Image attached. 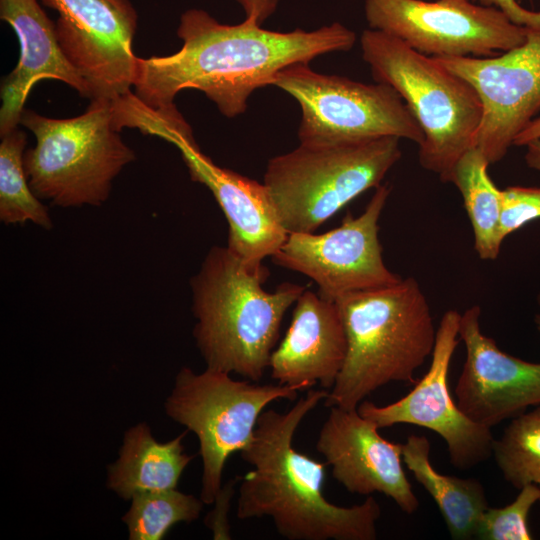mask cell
Listing matches in <instances>:
<instances>
[{
    "label": "cell",
    "instance_id": "obj_1",
    "mask_svg": "<svg viewBox=\"0 0 540 540\" xmlns=\"http://www.w3.org/2000/svg\"><path fill=\"white\" fill-rule=\"evenodd\" d=\"M177 35L183 41L177 52L138 58L134 94L147 106L160 108L174 104L182 90L196 89L228 118L243 114L250 95L273 85L284 68L349 51L356 42L354 31L339 22L312 31L280 32L247 19L223 24L201 9L181 15Z\"/></svg>",
    "mask_w": 540,
    "mask_h": 540
},
{
    "label": "cell",
    "instance_id": "obj_2",
    "mask_svg": "<svg viewBox=\"0 0 540 540\" xmlns=\"http://www.w3.org/2000/svg\"><path fill=\"white\" fill-rule=\"evenodd\" d=\"M329 391L310 389L287 412L261 413L250 443L240 452L250 464L241 480L240 520L270 517L289 540H375L381 508L375 498L351 507L329 502L322 488L326 462L297 451L295 432Z\"/></svg>",
    "mask_w": 540,
    "mask_h": 540
},
{
    "label": "cell",
    "instance_id": "obj_3",
    "mask_svg": "<svg viewBox=\"0 0 540 540\" xmlns=\"http://www.w3.org/2000/svg\"><path fill=\"white\" fill-rule=\"evenodd\" d=\"M269 273H255L227 246H213L191 280L194 337L207 368L260 381L286 311L305 290L285 282L263 289Z\"/></svg>",
    "mask_w": 540,
    "mask_h": 540
},
{
    "label": "cell",
    "instance_id": "obj_4",
    "mask_svg": "<svg viewBox=\"0 0 540 540\" xmlns=\"http://www.w3.org/2000/svg\"><path fill=\"white\" fill-rule=\"evenodd\" d=\"M347 336V355L326 407L357 409L390 382L414 385L431 357L436 332L427 298L413 277L336 300Z\"/></svg>",
    "mask_w": 540,
    "mask_h": 540
},
{
    "label": "cell",
    "instance_id": "obj_5",
    "mask_svg": "<svg viewBox=\"0 0 540 540\" xmlns=\"http://www.w3.org/2000/svg\"><path fill=\"white\" fill-rule=\"evenodd\" d=\"M360 46L375 82L391 86L420 126V165L450 183L481 124L483 107L475 89L433 57L384 32L365 29Z\"/></svg>",
    "mask_w": 540,
    "mask_h": 540
},
{
    "label": "cell",
    "instance_id": "obj_6",
    "mask_svg": "<svg viewBox=\"0 0 540 540\" xmlns=\"http://www.w3.org/2000/svg\"><path fill=\"white\" fill-rule=\"evenodd\" d=\"M20 124L36 140L24 153L30 187L56 206L101 205L113 179L135 159L115 124L111 100L93 99L84 113L65 119L24 109Z\"/></svg>",
    "mask_w": 540,
    "mask_h": 540
},
{
    "label": "cell",
    "instance_id": "obj_7",
    "mask_svg": "<svg viewBox=\"0 0 540 540\" xmlns=\"http://www.w3.org/2000/svg\"><path fill=\"white\" fill-rule=\"evenodd\" d=\"M400 140L300 143L271 158L263 183L285 230L314 232L353 199L379 187L401 158Z\"/></svg>",
    "mask_w": 540,
    "mask_h": 540
},
{
    "label": "cell",
    "instance_id": "obj_8",
    "mask_svg": "<svg viewBox=\"0 0 540 540\" xmlns=\"http://www.w3.org/2000/svg\"><path fill=\"white\" fill-rule=\"evenodd\" d=\"M229 374L211 368L196 374L184 367L165 404L167 414L198 437L204 504L214 503L227 459L250 443L264 408L280 399L294 401L300 391L278 383L235 380Z\"/></svg>",
    "mask_w": 540,
    "mask_h": 540
},
{
    "label": "cell",
    "instance_id": "obj_9",
    "mask_svg": "<svg viewBox=\"0 0 540 540\" xmlns=\"http://www.w3.org/2000/svg\"><path fill=\"white\" fill-rule=\"evenodd\" d=\"M274 86L299 104L300 143L317 144L393 136L420 144L423 132L401 96L381 82L367 84L322 74L309 64L278 72Z\"/></svg>",
    "mask_w": 540,
    "mask_h": 540
},
{
    "label": "cell",
    "instance_id": "obj_10",
    "mask_svg": "<svg viewBox=\"0 0 540 540\" xmlns=\"http://www.w3.org/2000/svg\"><path fill=\"white\" fill-rule=\"evenodd\" d=\"M370 29L430 57H491L523 44L528 29L470 0H364Z\"/></svg>",
    "mask_w": 540,
    "mask_h": 540
},
{
    "label": "cell",
    "instance_id": "obj_11",
    "mask_svg": "<svg viewBox=\"0 0 540 540\" xmlns=\"http://www.w3.org/2000/svg\"><path fill=\"white\" fill-rule=\"evenodd\" d=\"M391 189L380 185L358 216L322 234L291 232L271 257L274 264L313 280L329 299L388 286L401 277L385 264L379 241V219Z\"/></svg>",
    "mask_w": 540,
    "mask_h": 540
},
{
    "label": "cell",
    "instance_id": "obj_12",
    "mask_svg": "<svg viewBox=\"0 0 540 540\" xmlns=\"http://www.w3.org/2000/svg\"><path fill=\"white\" fill-rule=\"evenodd\" d=\"M460 317L454 309L443 314L429 369L407 395L385 406L364 400L357 410L379 429L409 424L435 432L446 443L452 465L465 470L492 456L495 438L490 427L473 421L458 407L449 389L450 363L460 342Z\"/></svg>",
    "mask_w": 540,
    "mask_h": 540
},
{
    "label": "cell",
    "instance_id": "obj_13",
    "mask_svg": "<svg viewBox=\"0 0 540 540\" xmlns=\"http://www.w3.org/2000/svg\"><path fill=\"white\" fill-rule=\"evenodd\" d=\"M478 94L483 116L473 147L490 164L502 160L540 111V29L523 44L491 57H433Z\"/></svg>",
    "mask_w": 540,
    "mask_h": 540
},
{
    "label": "cell",
    "instance_id": "obj_14",
    "mask_svg": "<svg viewBox=\"0 0 540 540\" xmlns=\"http://www.w3.org/2000/svg\"><path fill=\"white\" fill-rule=\"evenodd\" d=\"M58 13L59 45L86 82L90 100H114L132 91L137 13L129 0H39Z\"/></svg>",
    "mask_w": 540,
    "mask_h": 540
},
{
    "label": "cell",
    "instance_id": "obj_15",
    "mask_svg": "<svg viewBox=\"0 0 540 540\" xmlns=\"http://www.w3.org/2000/svg\"><path fill=\"white\" fill-rule=\"evenodd\" d=\"M481 308L466 309L459 337L466 360L458 378V407L473 421L492 428L540 405V362H528L502 351L481 330Z\"/></svg>",
    "mask_w": 540,
    "mask_h": 540
},
{
    "label": "cell",
    "instance_id": "obj_16",
    "mask_svg": "<svg viewBox=\"0 0 540 540\" xmlns=\"http://www.w3.org/2000/svg\"><path fill=\"white\" fill-rule=\"evenodd\" d=\"M170 143L180 151L192 181L205 185L224 213L227 248L250 271L269 273L263 261L281 248L288 232L264 183L216 165L201 152L193 131L175 134Z\"/></svg>",
    "mask_w": 540,
    "mask_h": 540
},
{
    "label": "cell",
    "instance_id": "obj_17",
    "mask_svg": "<svg viewBox=\"0 0 540 540\" xmlns=\"http://www.w3.org/2000/svg\"><path fill=\"white\" fill-rule=\"evenodd\" d=\"M378 429L357 409L330 407L316 450L347 491L364 496L382 493L404 513L413 514L419 500L402 465V444L383 438Z\"/></svg>",
    "mask_w": 540,
    "mask_h": 540
},
{
    "label": "cell",
    "instance_id": "obj_18",
    "mask_svg": "<svg viewBox=\"0 0 540 540\" xmlns=\"http://www.w3.org/2000/svg\"><path fill=\"white\" fill-rule=\"evenodd\" d=\"M347 336L336 301L304 290L289 328L271 354V377L280 385L331 389L347 355Z\"/></svg>",
    "mask_w": 540,
    "mask_h": 540
},
{
    "label": "cell",
    "instance_id": "obj_19",
    "mask_svg": "<svg viewBox=\"0 0 540 540\" xmlns=\"http://www.w3.org/2000/svg\"><path fill=\"white\" fill-rule=\"evenodd\" d=\"M39 0H0V18L16 32L20 57L16 67L2 80L0 135L17 128L32 87L43 79L62 81L90 99L89 88L65 57L55 23Z\"/></svg>",
    "mask_w": 540,
    "mask_h": 540
},
{
    "label": "cell",
    "instance_id": "obj_20",
    "mask_svg": "<svg viewBox=\"0 0 540 540\" xmlns=\"http://www.w3.org/2000/svg\"><path fill=\"white\" fill-rule=\"evenodd\" d=\"M184 436L159 443L144 423L129 429L119 459L108 468L109 488L126 500L138 493L176 489L194 457L184 452Z\"/></svg>",
    "mask_w": 540,
    "mask_h": 540
},
{
    "label": "cell",
    "instance_id": "obj_21",
    "mask_svg": "<svg viewBox=\"0 0 540 540\" xmlns=\"http://www.w3.org/2000/svg\"><path fill=\"white\" fill-rule=\"evenodd\" d=\"M430 450L425 436L410 435L402 444L403 463L433 498L452 539L475 538L479 520L489 507L484 486L475 478L440 473L430 461Z\"/></svg>",
    "mask_w": 540,
    "mask_h": 540
},
{
    "label": "cell",
    "instance_id": "obj_22",
    "mask_svg": "<svg viewBox=\"0 0 540 540\" xmlns=\"http://www.w3.org/2000/svg\"><path fill=\"white\" fill-rule=\"evenodd\" d=\"M489 165L485 155L471 147L458 159L450 178L462 196L474 248L483 260H495L503 243L499 233L501 189L490 178Z\"/></svg>",
    "mask_w": 540,
    "mask_h": 540
},
{
    "label": "cell",
    "instance_id": "obj_23",
    "mask_svg": "<svg viewBox=\"0 0 540 540\" xmlns=\"http://www.w3.org/2000/svg\"><path fill=\"white\" fill-rule=\"evenodd\" d=\"M26 134L15 128L1 136L0 219L5 224L31 221L45 229L52 227L46 207L30 187L25 167Z\"/></svg>",
    "mask_w": 540,
    "mask_h": 540
},
{
    "label": "cell",
    "instance_id": "obj_24",
    "mask_svg": "<svg viewBox=\"0 0 540 540\" xmlns=\"http://www.w3.org/2000/svg\"><path fill=\"white\" fill-rule=\"evenodd\" d=\"M492 456L513 487L534 484L540 489V405L510 420L494 440Z\"/></svg>",
    "mask_w": 540,
    "mask_h": 540
},
{
    "label": "cell",
    "instance_id": "obj_25",
    "mask_svg": "<svg viewBox=\"0 0 540 540\" xmlns=\"http://www.w3.org/2000/svg\"><path fill=\"white\" fill-rule=\"evenodd\" d=\"M123 517L131 540H160L178 522L198 519L203 501L176 489L135 494Z\"/></svg>",
    "mask_w": 540,
    "mask_h": 540
},
{
    "label": "cell",
    "instance_id": "obj_26",
    "mask_svg": "<svg viewBox=\"0 0 540 540\" xmlns=\"http://www.w3.org/2000/svg\"><path fill=\"white\" fill-rule=\"evenodd\" d=\"M540 500V489L534 484L524 485L516 498L501 508L488 507L482 514L476 532L482 540H530L529 527L532 507Z\"/></svg>",
    "mask_w": 540,
    "mask_h": 540
},
{
    "label": "cell",
    "instance_id": "obj_27",
    "mask_svg": "<svg viewBox=\"0 0 540 540\" xmlns=\"http://www.w3.org/2000/svg\"><path fill=\"white\" fill-rule=\"evenodd\" d=\"M538 218H540V188L511 186L501 190L499 233L502 241Z\"/></svg>",
    "mask_w": 540,
    "mask_h": 540
},
{
    "label": "cell",
    "instance_id": "obj_28",
    "mask_svg": "<svg viewBox=\"0 0 540 540\" xmlns=\"http://www.w3.org/2000/svg\"><path fill=\"white\" fill-rule=\"evenodd\" d=\"M237 479L231 480L223 488L221 487L214 501L215 508L206 519V524L212 530L214 539H231L228 512Z\"/></svg>",
    "mask_w": 540,
    "mask_h": 540
},
{
    "label": "cell",
    "instance_id": "obj_29",
    "mask_svg": "<svg viewBox=\"0 0 540 540\" xmlns=\"http://www.w3.org/2000/svg\"><path fill=\"white\" fill-rule=\"evenodd\" d=\"M474 3L494 7L503 12L508 19L519 26L540 29V10H529L521 5V0H470Z\"/></svg>",
    "mask_w": 540,
    "mask_h": 540
},
{
    "label": "cell",
    "instance_id": "obj_30",
    "mask_svg": "<svg viewBox=\"0 0 540 540\" xmlns=\"http://www.w3.org/2000/svg\"><path fill=\"white\" fill-rule=\"evenodd\" d=\"M245 12V19L261 25L276 11L280 0H236Z\"/></svg>",
    "mask_w": 540,
    "mask_h": 540
},
{
    "label": "cell",
    "instance_id": "obj_31",
    "mask_svg": "<svg viewBox=\"0 0 540 540\" xmlns=\"http://www.w3.org/2000/svg\"><path fill=\"white\" fill-rule=\"evenodd\" d=\"M540 139V117L533 119L515 138L514 145L526 146L528 143Z\"/></svg>",
    "mask_w": 540,
    "mask_h": 540
},
{
    "label": "cell",
    "instance_id": "obj_32",
    "mask_svg": "<svg viewBox=\"0 0 540 540\" xmlns=\"http://www.w3.org/2000/svg\"><path fill=\"white\" fill-rule=\"evenodd\" d=\"M526 148L524 159L527 166L540 171V139L528 143Z\"/></svg>",
    "mask_w": 540,
    "mask_h": 540
},
{
    "label": "cell",
    "instance_id": "obj_33",
    "mask_svg": "<svg viewBox=\"0 0 540 540\" xmlns=\"http://www.w3.org/2000/svg\"><path fill=\"white\" fill-rule=\"evenodd\" d=\"M537 302H538V305L540 306V292L537 295ZM534 322H535L536 328H537V330H538V332L540 334V313L535 316Z\"/></svg>",
    "mask_w": 540,
    "mask_h": 540
}]
</instances>
